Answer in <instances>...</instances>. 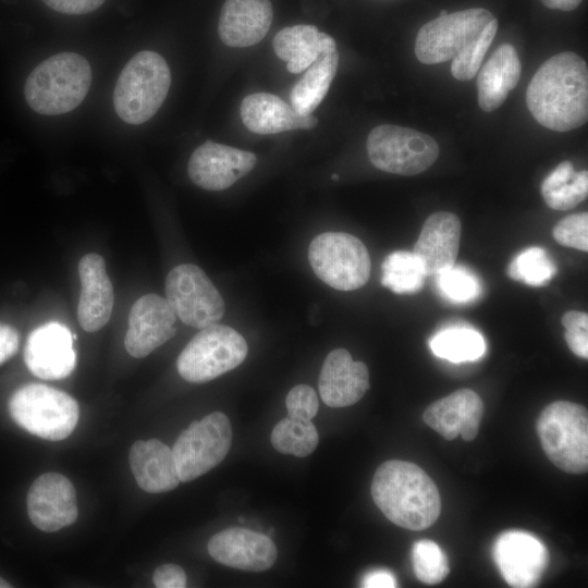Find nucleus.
<instances>
[{"label": "nucleus", "mask_w": 588, "mask_h": 588, "mask_svg": "<svg viewBox=\"0 0 588 588\" xmlns=\"http://www.w3.org/2000/svg\"><path fill=\"white\" fill-rule=\"evenodd\" d=\"M526 103L542 126L567 132L588 120V69L578 54L566 51L543 62L526 91Z\"/></svg>", "instance_id": "1"}, {"label": "nucleus", "mask_w": 588, "mask_h": 588, "mask_svg": "<svg viewBox=\"0 0 588 588\" xmlns=\"http://www.w3.org/2000/svg\"><path fill=\"white\" fill-rule=\"evenodd\" d=\"M371 497L393 524L409 530H422L438 519L441 499L433 480L418 465L391 460L376 470Z\"/></svg>", "instance_id": "2"}, {"label": "nucleus", "mask_w": 588, "mask_h": 588, "mask_svg": "<svg viewBox=\"0 0 588 588\" xmlns=\"http://www.w3.org/2000/svg\"><path fill=\"white\" fill-rule=\"evenodd\" d=\"M90 84L88 61L75 52H60L44 60L30 72L25 82L24 97L37 113L57 115L78 107Z\"/></svg>", "instance_id": "3"}, {"label": "nucleus", "mask_w": 588, "mask_h": 588, "mask_svg": "<svg viewBox=\"0 0 588 588\" xmlns=\"http://www.w3.org/2000/svg\"><path fill=\"white\" fill-rule=\"evenodd\" d=\"M171 86L164 58L151 50L137 52L121 71L113 91L117 114L128 124H142L162 106Z\"/></svg>", "instance_id": "4"}, {"label": "nucleus", "mask_w": 588, "mask_h": 588, "mask_svg": "<svg viewBox=\"0 0 588 588\" xmlns=\"http://www.w3.org/2000/svg\"><path fill=\"white\" fill-rule=\"evenodd\" d=\"M9 412L16 425L50 441L68 438L76 427L79 408L70 394L41 383L17 389L9 401Z\"/></svg>", "instance_id": "5"}, {"label": "nucleus", "mask_w": 588, "mask_h": 588, "mask_svg": "<svg viewBox=\"0 0 588 588\" xmlns=\"http://www.w3.org/2000/svg\"><path fill=\"white\" fill-rule=\"evenodd\" d=\"M537 433L547 457L560 469L583 474L588 469V415L583 405L555 401L543 408Z\"/></svg>", "instance_id": "6"}, {"label": "nucleus", "mask_w": 588, "mask_h": 588, "mask_svg": "<svg viewBox=\"0 0 588 588\" xmlns=\"http://www.w3.org/2000/svg\"><path fill=\"white\" fill-rule=\"evenodd\" d=\"M247 352V343L236 330L213 323L187 343L177 357L176 368L184 380L203 383L236 368Z\"/></svg>", "instance_id": "7"}, {"label": "nucleus", "mask_w": 588, "mask_h": 588, "mask_svg": "<svg viewBox=\"0 0 588 588\" xmlns=\"http://www.w3.org/2000/svg\"><path fill=\"white\" fill-rule=\"evenodd\" d=\"M308 260L315 274L339 291H353L366 284L371 260L364 243L344 232L317 235L308 248Z\"/></svg>", "instance_id": "8"}, {"label": "nucleus", "mask_w": 588, "mask_h": 588, "mask_svg": "<svg viewBox=\"0 0 588 588\" xmlns=\"http://www.w3.org/2000/svg\"><path fill=\"white\" fill-rule=\"evenodd\" d=\"M366 148L373 167L399 175L421 173L439 156V146L431 136L391 124L373 127L368 134Z\"/></svg>", "instance_id": "9"}, {"label": "nucleus", "mask_w": 588, "mask_h": 588, "mask_svg": "<svg viewBox=\"0 0 588 588\" xmlns=\"http://www.w3.org/2000/svg\"><path fill=\"white\" fill-rule=\"evenodd\" d=\"M231 444L232 427L225 414L212 412L193 421L172 448L180 480H194L215 468L224 460Z\"/></svg>", "instance_id": "10"}, {"label": "nucleus", "mask_w": 588, "mask_h": 588, "mask_svg": "<svg viewBox=\"0 0 588 588\" xmlns=\"http://www.w3.org/2000/svg\"><path fill=\"white\" fill-rule=\"evenodd\" d=\"M493 19L490 11L473 8L427 22L416 36V58L424 64L454 59L480 37Z\"/></svg>", "instance_id": "11"}, {"label": "nucleus", "mask_w": 588, "mask_h": 588, "mask_svg": "<svg viewBox=\"0 0 588 588\" xmlns=\"http://www.w3.org/2000/svg\"><path fill=\"white\" fill-rule=\"evenodd\" d=\"M166 299L183 323L196 329L217 323L225 311L220 292L193 264L179 265L168 273Z\"/></svg>", "instance_id": "12"}, {"label": "nucleus", "mask_w": 588, "mask_h": 588, "mask_svg": "<svg viewBox=\"0 0 588 588\" xmlns=\"http://www.w3.org/2000/svg\"><path fill=\"white\" fill-rule=\"evenodd\" d=\"M256 162L257 158L250 151L207 140L193 151L187 172L195 185L207 191H222L248 174Z\"/></svg>", "instance_id": "13"}, {"label": "nucleus", "mask_w": 588, "mask_h": 588, "mask_svg": "<svg viewBox=\"0 0 588 588\" xmlns=\"http://www.w3.org/2000/svg\"><path fill=\"white\" fill-rule=\"evenodd\" d=\"M494 560L511 587L527 588L539 581L548 565L549 554L543 543L534 535L509 530L495 540Z\"/></svg>", "instance_id": "14"}, {"label": "nucleus", "mask_w": 588, "mask_h": 588, "mask_svg": "<svg viewBox=\"0 0 588 588\" xmlns=\"http://www.w3.org/2000/svg\"><path fill=\"white\" fill-rule=\"evenodd\" d=\"M27 513L34 526L57 531L77 518L76 493L72 482L54 471L39 476L27 493Z\"/></svg>", "instance_id": "15"}, {"label": "nucleus", "mask_w": 588, "mask_h": 588, "mask_svg": "<svg viewBox=\"0 0 588 588\" xmlns=\"http://www.w3.org/2000/svg\"><path fill=\"white\" fill-rule=\"evenodd\" d=\"M176 315L157 294L140 296L132 306L124 339L126 352L136 358L149 355L176 333Z\"/></svg>", "instance_id": "16"}, {"label": "nucleus", "mask_w": 588, "mask_h": 588, "mask_svg": "<svg viewBox=\"0 0 588 588\" xmlns=\"http://www.w3.org/2000/svg\"><path fill=\"white\" fill-rule=\"evenodd\" d=\"M73 338L68 327L56 321L33 330L24 350V360L29 371L44 380L70 376L76 365Z\"/></svg>", "instance_id": "17"}, {"label": "nucleus", "mask_w": 588, "mask_h": 588, "mask_svg": "<svg viewBox=\"0 0 588 588\" xmlns=\"http://www.w3.org/2000/svg\"><path fill=\"white\" fill-rule=\"evenodd\" d=\"M207 549L220 564L249 572L270 568L278 555L269 536L242 527L226 528L213 535Z\"/></svg>", "instance_id": "18"}, {"label": "nucleus", "mask_w": 588, "mask_h": 588, "mask_svg": "<svg viewBox=\"0 0 588 588\" xmlns=\"http://www.w3.org/2000/svg\"><path fill=\"white\" fill-rule=\"evenodd\" d=\"M318 388L326 405L351 406L369 389L368 368L363 362H354L345 348H335L327 355L322 364Z\"/></svg>", "instance_id": "19"}, {"label": "nucleus", "mask_w": 588, "mask_h": 588, "mask_svg": "<svg viewBox=\"0 0 588 588\" xmlns=\"http://www.w3.org/2000/svg\"><path fill=\"white\" fill-rule=\"evenodd\" d=\"M483 414L480 396L469 389H460L430 404L422 414L424 421L446 440L461 436L473 441Z\"/></svg>", "instance_id": "20"}, {"label": "nucleus", "mask_w": 588, "mask_h": 588, "mask_svg": "<svg viewBox=\"0 0 588 588\" xmlns=\"http://www.w3.org/2000/svg\"><path fill=\"white\" fill-rule=\"evenodd\" d=\"M78 275L82 284L78 322L85 331L95 332L109 321L114 303L103 257L96 253L83 256L78 262Z\"/></svg>", "instance_id": "21"}, {"label": "nucleus", "mask_w": 588, "mask_h": 588, "mask_svg": "<svg viewBox=\"0 0 588 588\" xmlns=\"http://www.w3.org/2000/svg\"><path fill=\"white\" fill-rule=\"evenodd\" d=\"M461 242V221L452 212L438 211L430 215L421 228L413 254L425 273L438 272L454 265Z\"/></svg>", "instance_id": "22"}, {"label": "nucleus", "mask_w": 588, "mask_h": 588, "mask_svg": "<svg viewBox=\"0 0 588 588\" xmlns=\"http://www.w3.org/2000/svg\"><path fill=\"white\" fill-rule=\"evenodd\" d=\"M272 19L270 0H225L220 12L218 34L229 47L254 46L265 38Z\"/></svg>", "instance_id": "23"}, {"label": "nucleus", "mask_w": 588, "mask_h": 588, "mask_svg": "<svg viewBox=\"0 0 588 588\" xmlns=\"http://www.w3.org/2000/svg\"><path fill=\"white\" fill-rule=\"evenodd\" d=\"M241 118L250 132L262 135L310 130L318 123L313 114H301L292 105L269 93L246 96L241 103Z\"/></svg>", "instance_id": "24"}, {"label": "nucleus", "mask_w": 588, "mask_h": 588, "mask_svg": "<svg viewBox=\"0 0 588 588\" xmlns=\"http://www.w3.org/2000/svg\"><path fill=\"white\" fill-rule=\"evenodd\" d=\"M128 462L137 485L146 492H167L181 482L172 450L157 439L134 442Z\"/></svg>", "instance_id": "25"}, {"label": "nucleus", "mask_w": 588, "mask_h": 588, "mask_svg": "<svg viewBox=\"0 0 588 588\" xmlns=\"http://www.w3.org/2000/svg\"><path fill=\"white\" fill-rule=\"evenodd\" d=\"M520 73L515 48L510 44L500 45L477 73L479 107L486 112L498 109L517 85Z\"/></svg>", "instance_id": "26"}, {"label": "nucleus", "mask_w": 588, "mask_h": 588, "mask_svg": "<svg viewBox=\"0 0 588 588\" xmlns=\"http://www.w3.org/2000/svg\"><path fill=\"white\" fill-rule=\"evenodd\" d=\"M339 52L335 40L329 35L321 52L302 78L292 88V107L301 114H313L327 95L336 74Z\"/></svg>", "instance_id": "27"}, {"label": "nucleus", "mask_w": 588, "mask_h": 588, "mask_svg": "<svg viewBox=\"0 0 588 588\" xmlns=\"http://www.w3.org/2000/svg\"><path fill=\"white\" fill-rule=\"evenodd\" d=\"M328 36L314 25L298 24L277 33L272 47L287 71L297 74L315 62Z\"/></svg>", "instance_id": "28"}, {"label": "nucleus", "mask_w": 588, "mask_h": 588, "mask_svg": "<svg viewBox=\"0 0 588 588\" xmlns=\"http://www.w3.org/2000/svg\"><path fill=\"white\" fill-rule=\"evenodd\" d=\"M541 195L554 210H568L587 198L588 172L575 171L572 162H561L542 182Z\"/></svg>", "instance_id": "29"}, {"label": "nucleus", "mask_w": 588, "mask_h": 588, "mask_svg": "<svg viewBox=\"0 0 588 588\" xmlns=\"http://www.w3.org/2000/svg\"><path fill=\"white\" fill-rule=\"evenodd\" d=\"M432 352L453 363L476 360L486 352L483 338L469 328H449L430 341Z\"/></svg>", "instance_id": "30"}, {"label": "nucleus", "mask_w": 588, "mask_h": 588, "mask_svg": "<svg viewBox=\"0 0 588 588\" xmlns=\"http://www.w3.org/2000/svg\"><path fill=\"white\" fill-rule=\"evenodd\" d=\"M381 283L396 294L415 293L422 287L427 275L413 253L396 250L381 266Z\"/></svg>", "instance_id": "31"}, {"label": "nucleus", "mask_w": 588, "mask_h": 588, "mask_svg": "<svg viewBox=\"0 0 588 588\" xmlns=\"http://www.w3.org/2000/svg\"><path fill=\"white\" fill-rule=\"evenodd\" d=\"M270 441L280 453L305 457L317 448L319 436L311 420L286 416L273 427Z\"/></svg>", "instance_id": "32"}, {"label": "nucleus", "mask_w": 588, "mask_h": 588, "mask_svg": "<svg viewBox=\"0 0 588 588\" xmlns=\"http://www.w3.org/2000/svg\"><path fill=\"white\" fill-rule=\"evenodd\" d=\"M556 269L547 253L539 247H530L522 252L509 266L507 273L512 279L528 285H543L555 273Z\"/></svg>", "instance_id": "33"}, {"label": "nucleus", "mask_w": 588, "mask_h": 588, "mask_svg": "<svg viewBox=\"0 0 588 588\" xmlns=\"http://www.w3.org/2000/svg\"><path fill=\"white\" fill-rule=\"evenodd\" d=\"M412 561L417 578L429 585L439 584L450 573L448 559L441 548L431 540L414 543Z\"/></svg>", "instance_id": "34"}, {"label": "nucleus", "mask_w": 588, "mask_h": 588, "mask_svg": "<svg viewBox=\"0 0 588 588\" xmlns=\"http://www.w3.org/2000/svg\"><path fill=\"white\" fill-rule=\"evenodd\" d=\"M498 30V21L494 17L486 27L480 37L461 54L452 59L451 72L458 81H469L478 73L483 57Z\"/></svg>", "instance_id": "35"}, {"label": "nucleus", "mask_w": 588, "mask_h": 588, "mask_svg": "<svg viewBox=\"0 0 588 588\" xmlns=\"http://www.w3.org/2000/svg\"><path fill=\"white\" fill-rule=\"evenodd\" d=\"M434 275L442 294L453 302H469L480 293L477 278L463 267L453 265Z\"/></svg>", "instance_id": "36"}, {"label": "nucleus", "mask_w": 588, "mask_h": 588, "mask_svg": "<svg viewBox=\"0 0 588 588\" xmlns=\"http://www.w3.org/2000/svg\"><path fill=\"white\" fill-rule=\"evenodd\" d=\"M552 234L559 244L587 252L588 213H576L563 218L555 224Z\"/></svg>", "instance_id": "37"}, {"label": "nucleus", "mask_w": 588, "mask_h": 588, "mask_svg": "<svg viewBox=\"0 0 588 588\" xmlns=\"http://www.w3.org/2000/svg\"><path fill=\"white\" fill-rule=\"evenodd\" d=\"M565 328V341L578 357H588V314L569 310L561 319Z\"/></svg>", "instance_id": "38"}, {"label": "nucleus", "mask_w": 588, "mask_h": 588, "mask_svg": "<svg viewBox=\"0 0 588 588\" xmlns=\"http://www.w3.org/2000/svg\"><path fill=\"white\" fill-rule=\"evenodd\" d=\"M285 406L289 417L311 420L319 409V400L311 387L297 384L287 393Z\"/></svg>", "instance_id": "39"}, {"label": "nucleus", "mask_w": 588, "mask_h": 588, "mask_svg": "<svg viewBox=\"0 0 588 588\" xmlns=\"http://www.w3.org/2000/svg\"><path fill=\"white\" fill-rule=\"evenodd\" d=\"M152 581L158 588H184L186 574L179 565L163 564L155 569Z\"/></svg>", "instance_id": "40"}, {"label": "nucleus", "mask_w": 588, "mask_h": 588, "mask_svg": "<svg viewBox=\"0 0 588 588\" xmlns=\"http://www.w3.org/2000/svg\"><path fill=\"white\" fill-rule=\"evenodd\" d=\"M50 9L64 14H86L97 10L106 0H42Z\"/></svg>", "instance_id": "41"}, {"label": "nucleus", "mask_w": 588, "mask_h": 588, "mask_svg": "<svg viewBox=\"0 0 588 588\" xmlns=\"http://www.w3.org/2000/svg\"><path fill=\"white\" fill-rule=\"evenodd\" d=\"M19 342L17 331L9 324L0 323V365L17 352Z\"/></svg>", "instance_id": "42"}, {"label": "nucleus", "mask_w": 588, "mask_h": 588, "mask_svg": "<svg viewBox=\"0 0 588 588\" xmlns=\"http://www.w3.org/2000/svg\"><path fill=\"white\" fill-rule=\"evenodd\" d=\"M395 586L396 583L393 575L385 571L372 572L363 581V587L367 588H390Z\"/></svg>", "instance_id": "43"}, {"label": "nucleus", "mask_w": 588, "mask_h": 588, "mask_svg": "<svg viewBox=\"0 0 588 588\" xmlns=\"http://www.w3.org/2000/svg\"><path fill=\"white\" fill-rule=\"evenodd\" d=\"M583 0H541V2L549 9L572 11L576 9Z\"/></svg>", "instance_id": "44"}, {"label": "nucleus", "mask_w": 588, "mask_h": 588, "mask_svg": "<svg viewBox=\"0 0 588 588\" xmlns=\"http://www.w3.org/2000/svg\"><path fill=\"white\" fill-rule=\"evenodd\" d=\"M10 587L11 585L7 580L0 577V588H10Z\"/></svg>", "instance_id": "45"}, {"label": "nucleus", "mask_w": 588, "mask_h": 588, "mask_svg": "<svg viewBox=\"0 0 588 588\" xmlns=\"http://www.w3.org/2000/svg\"><path fill=\"white\" fill-rule=\"evenodd\" d=\"M446 14H448V11H446V10H442V11L440 12V15H439V16H444V15H446Z\"/></svg>", "instance_id": "46"}, {"label": "nucleus", "mask_w": 588, "mask_h": 588, "mask_svg": "<svg viewBox=\"0 0 588 588\" xmlns=\"http://www.w3.org/2000/svg\"><path fill=\"white\" fill-rule=\"evenodd\" d=\"M331 179L334 180V181H336V180H339V175H338V174H332V175H331Z\"/></svg>", "instance_id": "47"}]
</instances>
